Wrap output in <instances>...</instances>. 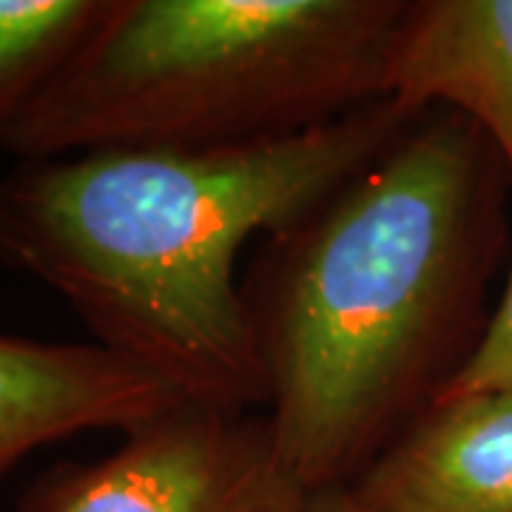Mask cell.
Here are the masks:
<instances>
[{
    "label": "cell",
    "instance_id": "cell-5",
    "mask_svg": "<svg viewBox=\"0 0 512 512\" xmlns=\"http://www.w3.org/2000/svg\"><path fill=\"white\" fill-rule=\"evenodd\" d=\"M183 402L163 376L97 342L0 333V487L40 447L89 430L123 436Z\"/></svg>",
    "mask_w": 512,
    "mask_h": 512
},
{
    "label": "cell",
    "instance_id": "cell-9",
    "mask_svg": "<svg viewBox=\"0 0 512 512\" xmlns=\"http://www.w3.org/2000/svg\"><path fill=\"white\" fill-rule=\"evenodd\" d=\"M464 393H512V265L504 296L487 319L481 342L439 399Z\"/></svg>",
    "mask_w": 512,
    "mask_h": 512
},
{
    "label": "cell",
    "instance_id": "cell-1",
    "mask_svg": "<svg viewBox=\"0 0 512 512\" xmlns=\"http://www.w3.org/2000/svg\"><path fill=\"white\" fill-rule=\"evenodd\" d=\"M498 157L458 111H419L328 200L262 239L242 282L262 413L311 493L350 487L473 356Z\"/></svg>",
    "mask_w": 512,
    "mask_h": 512
},
{
    "label": "cell",
    "instance_id": "cell-6",
    "mask_svg": "<svg viewBox=\"0 0 512 512\" xmlns=\"http://www.w3.org/2000/svg\"><path fill=\"white\" fill-rule=\"evenodd\" d=\"M345 490L367 512H512V393L436 399Z\"/></svg>",
    "mask_w": 512,
    "mask_h": 512
},
{
    "label": "cell",
    "instance_id": "cell-7",
    "mask_svg": "<svg viewBox=\"0 0 512 512\" xmlns=\"http://www.w3.org/2000/svg\"><path fill=\"white\" fill-rule=\"evenodd\" d=\"M387 100L458 111L512 171V0H407Z\"/></svg>",
    "mask_w": 512,
    "mask_h": 512
},
{
    "label": "cell",
    "instance_id": "cell-3",
    "mask_svg": "<svg viewBox=\"0 0 512 512\" xmlns=\"http://www.w3.org/2000/svg\"><path fill=\"white\" fill-rule=\"evenodd\" d=\"M407 0H106L0 148H231L387 100Z\"/></svg>",
    "mask_w": 512,
    "mask_h": 512
},
{
    "label": "cell",
    "instance_id": "cell-4",
    "mask_svg": "<svg viewBox=\"0 0 512 512\" xmlns=\"http://www.w3.org/2000/svg\"><path fill=\"white\" fill-rule=\"evenodd\" d=\"M313 493L276 450L265 413L183 402L92 461H60L18 512H308Z\"/></svg>",
    "mask_w": 512,
    "mask_h": 512
},
{
    "label": "cell",
    "instance_id": "cell-2",
    "mask_svg": "<svg viewBox=\"0 0 512 512\" xmlns=\"http://www.w3.org/2000/svg\"><path fill=\"white\" fill-rule=\"evenodd\" d=\"M416 114L379 100L251 146L23 160L0 177V265L60 293L97 345L154 370L185 402L262 413L242 248L328 200Z\"/></svg>",
    "mask_w": 512,
    "mask_h": 512
},
{
    "label": "cell",
    "instance_id": "cell-10",
    "mask_svg": "<svg viewBox=\"0 0 512 512\" xmlns=\"http://www.w3.org/2000/svg\"><path fill=\"white\" fill-rule=\"evenodd\" d=\"M308 512H367L362 510L350 493L342 487V490H322V493H313L311 507Z\"/></svg>",
    "mask_w": 512,
    "mask_h": 512
},
{
    "label": "cell",
    "instance_id": "cell-8",
    "mask_svg": "<svg viewBox=\"0 0 512 512\" xmlns=\"http://www.w3.org/2000/svg\"><path fill=\"white\" fill-rule=\"evenodd\" d=\"M103 9L106 0H0V140Z\"/></svg>",
    "mask_w": 512,
    "mask_h": 512
}]
</instances>
